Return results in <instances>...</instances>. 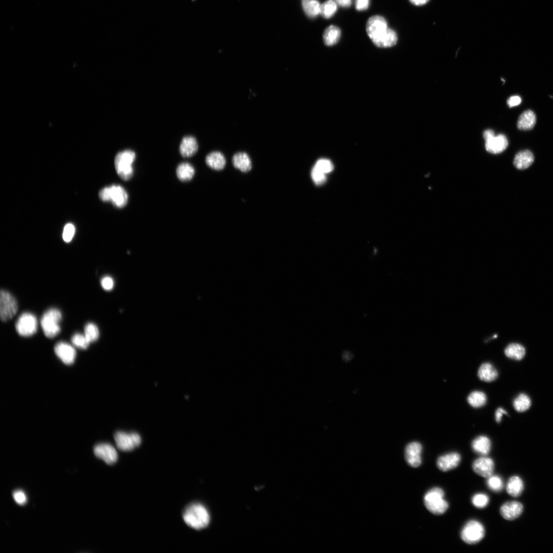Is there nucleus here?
Here are the masks:
<instances>
[{"label": "nucleus", "mask_w": 553, "mask_h": 553, "mask_svg": "<svg viewBox=\"0 0 553 553\" xmlns=\"http://www.w3.org/2000/svg\"><path fill=\"white\" fill-rule=\"evenodd\" d=\"M486 484L489 489L494 492H499L504 489V483L501 477L492 475L487 478Z\"/></svg>", "instance_id": "33"}, {"label": "nucleus", "mask_w": 553, "mask_h": 553, "mask_svg": "<svg viewBox=\"0 0 553 553\" xmlns=\"http://www.w3.org/2000/svg\"><path fill=\"white\" fill-rule=\"evenodd\" d=\"M341 35V31L338 26H329L323 33V39L325 45L327 46L336 45L339 41Z\"/></svg>", "instance_id": "24"}, {"label": "nucleus", "mask_w": 553, "mask_h": 553, "mask_svg": "<svg viewBox=\"0 0 553 553\" xmlns=\"http://www.w3.org/2000/svg\"><path fill=\"white\" fill-rule=\"evenodd\" d=\"M505 353L508 358L519 361L524 358L525 354V349L520 345L513 344L506 347Z\"/></svg>", "instance_id": "29"}, {"label": "nucleus", "mask_w": 553, "mask_h": 553, "mask_svg": "<svg viewBox=\"0 0 553 553\" xmlns=\"http://www.w3.org/2000/svg\"><path fill=\"white\" fill-rule=\"evenodd\" d=\"M55 351L64 364L71 365L74 363L76 358V351L72 346L67 342H59L55 347Z\"/></svg>", "instance_id": "15"}, {"label": "nucleus", "mask_w": 553, "mask_h": 553, "mask_svg": "<svg viewBox=\"0 0 553 553\" xmlns=\"http://www.w3.org/2000/svg\"><path fill=\"white\" fill-rule=\"evenodd\" d=\"M302 7L306 15L314 18L320 15L321 4L318 0H303Z\"/></svg>", "instance_id": "27"}, {"label": "nucleus", "mask_w": 553, "mask_h": 553, "mask_svg": "<svg viewBox=\"0 0 553 553\" xmlns=\"http://www.w3.org/2000/svg\"><path fill=\"white\" fill-rule=\"evenodd\" d=\"M489 497L484 493H477L474 495L471 499L472 505L478 509H484L488 505Z\"/></svg>", "instance_id": "35"}, {"label": "nucleus", "mask_w": 553, "mask_h": 553, "mask_svg": "<svg viewBox=\"0 0 553 553\" xmlns=\"http://www.w3.org/2000/svg\"><path fill=\"white\" fill-rule=\"evenodd\" d=\"M335 1L337 5L344 8H348L352 4V0H335Z\"/></svg>", "instance_id": "45"}, {"label": "nucleus", "mask_w": 553, "mask_h": 553, "mask_svg": "<svg viewBox=\"0 0 553 553\" xmlns=\"http://www.w3.org/2000/svg\"><path fill=\"white\" fill-rule=\"evenodd\" d=\"M429 0H410V1L414 5L416 6H421L426 4Z\"/></svg>", "instance_id": "47"}, {"label": "nucleus", "mask_w": 553, "mask_h": 553, "mask_svg": "<svg viewBox=\"0 0 553 553\" xmlns=\"http://www.w3.org/2000/svg\"><path fill=\"white\" fill-rule=\"evenodd\" d=\"M232 161L235 168L239 169L243 173H247L252 169L251 160L246 153H236L233 156Z\"/></svg>", "instance_id": "22"}, {"label": "nucleus", "mask_w": 553, "mask_h": 553, "mask_svg": "<svg viewBox=\"0 0 553 553\" xmlns=\"http://www.w3.org/2000/svg\"><path fill=\"white\" fill-rule=\"evenodd\" d=\"M523 511L522 504L516 501L508 502L500 509V513L506 520H513L519 518Z\"/></svg>", "instance_id": "16"}, {"label": "nucleus", "mask_w": 553, "mask_h": 553, "mask_svg": "<svg viewBox=\"0 0 553 553\" xmlns=\"http://www.w3.org/2000/svg\"><path fill=\"white\" fill-rule=\"evenodd\" d=\"M311 177L314 182L317 185L323 184L326 180L325 174L314 166L311 171Z\"/></svg>", "instance_id": "39"}, {"label": "nucleus", "mask_w": 553, "mask_h": 553, "mask_svg": "<svg viewBox=\"0 0 553 553\" xmlns=\"http://www.w3.org/2000/svg\"><path fill=\"white\" fill-rule=\"evenodd\" d=\"M472 467L477 475L487 479L493 475L495 464L491 458L481 456L474 461Z\"/></svg>", "instance_id": "12"}, {"label": "nucleus", "mask_w": 553, "mask_h": 553, "mask_svg": "<svg viewBox=\"0 0 553 553\" xmlns=\"http://www.w3.org/2000/svg\"><path fill=\"white\" fill-rule=\"evenodd\" d=\"M462 457L455 452H450L440 456L437 460V466L442 472H448L457 467Z\"/></svg>", "instance_id": "14"}, {"label": "nucleus", "mask_w": 553, "mask_h": 553, "mask_svg": "<svg viewBox=\"0 0 553 553\" xmlns=\"http://www.w3.org/2000/svg\"><path fill=\"white\" fill-rule=\"evenodd\" d=\"M338 5L335 0H327L321 5L320 15L325 19L332 18L336 14Z\"/></svg>", "instance_id": "32"}, {"label": "nucleus", "mask_w": 553, "mask_h": 553, "mask_svg": "<svg viewBox=\"0 0 553 553\" xmlns=\"http://www.w3.org/2000/svg\"><path fill=\"white\" fill-rule=\"evenodd\" d=\"M13 498H14L15 501L20 505H23L27 502V497L22 490L15 491L13 493Z\"/></svg>", "instance_id": "41"}, {"label": "nucleus", "mask_w": 553, "mask_h": 553, "mask_svg": "<svg viewBox=\"0 0 553 553\" xmlns=\"http://www.w3.org/2000/svg\"><path fill=\"white\" fill-rule=\"evenodd\" d=\"M508 415V413L502 408H499L495 413V419L497 423L501 422L504 415Z\"/></svg>", "instance_id": "44"}, {"label": "nucleus", "mask_w": 553, "mask_h": 553, "mask_svg": "<svg viewBox=\"0 0 553 553\" xmlns=\"http://www.w3.org/2000/svg\"><path fill=\"white\" fill-rule=\"evenodd\" d=\"M183 518L190 527L196 530L206 528L210 521L207 510L200 504H193L188 506L183 512Z\"/></svg>", "instance_id": "2"}, {"label": "nucleus", "mask_w": 553, "mask_h": 553, "mask_svg": "<svg viewBox=\"0 0 553 553\" xmlns=\"http://www.w3.org/2000/svg\"><path fill=\"white\" fill-rule=\"evenodd\" d=\"M507 493L511 496L517 497L520 496L524 490V483L518 476L511 477L507 484Z\"/></svg>", "instance_id": "26"}, {"label": "nucleus", "mask_w": 553, "mask_h": 553, "mask_svg": "<svg viewBox=\"0 0 553 553\" xmlns=\"http://www.w3.org/2000/svg\"><path fill=\"white\" fill-rule=\"evenodd\" d=\"M62 319V313L57 309H50L43 314L41 324L46 337L54 338L60 333V324Z\"/></svg>", "instance_id": "5"}, {"label": "nucleus", "mask_w": 553, "mask_h": 553, "mask_svg": "<svg viewBox=\"0 0 553 553\" xmlns=\"http://www.w3.org/2000/svg\"><path fill=\"white\" fill-rule=\"evenodd\" d=\"M424 504L432 514L441 516L449 508V504L445 499V492L440 487H434L424 496Z\"/></svg>", "instance_id": "3"}, {"label": "nucleus", "mask_w": 553, "mask_h": 553, "mask_svg": "<svg viewBox=\"0 0 553 553\" xmlns=\"http://www.w3.org/2000/svg\"><path fill=\"white\" fill-rule=\"evenodd\" d=\"M536 123V116L532 110H526L519 116L518 122V127L521 130L532 129Z\"/></svg>", "instance_id": "23"}, {"label": "nucleus", "mask_w": 553, "mask_h": 553, "mask_svg": "<svg viewBox=\"0 0 553 553\" xmlns=\"http://www.w3.org/2000/svg\"><path fill=\"white\" fill-rule=\"evenodd\" d=\"M478 376L480 380L486 382H491L498 377V372L492 364L489 363L483 364L479 368Z\"/></svg>", "instance_id": "25"}, {"label": "nucleus", "mask_w": 553, "mask_h": 553, "mask_svg": "<svg viewBox=\"0 0 553 553\" xmlns=\"http://www.w3.org/2000/svg\"><path fill=\"white\" fill-rule=\"evenodd\" d=\"M195 173L194 167L187 163L180 164L176 169L177 176L182 181L191 180L193 178Z\"/></svg>", "instance_id": "28"}, {"label": "nucleus", "mask_w": 553, "mask_h": 553, "mask_svg": "<svg viewBox=\"0 0 553 553\" xmlns=\"http://www.w3.org/2000/svg\"><path fill=\"white\" fill-rule=\"evenodd\" d=\"M100 199L104 202H110L117 208L125 207L128 201V195L120 185H112L102 189L99 192Z\"/></svg>", "instance_id": "6"}, {"label": "nucleus", "mask_w": 553, "mask_h": 553, "mask_svg": "<svg viewBox=\"0 0 553 553\" xmlns=\"http://www.w3.org/2000/svg\"><path fill=\"white\" fill-rule=\"evenodd\" d=\"M198 149V143L196 138L189 136L183 138L180 143L179 151L183 157H189L194 155Z\"/></svg>", "instance_id": "19"}, {"label": "nucleus", "mask_w": 553, "mask_h": 553, "mask_svg": "<svg viewBox=\"0 0 553 553\" xmlns=\"http://www.w3.org/2000/svg\"><path fill=\"white\" fill-rule=\"evenodd\" d=\"M485 147L487 151L494 154H499L504 151L508 146V140L503 135H499L487 139Z\"/></svg>", "instance_id": "17"}, {"label": "nucleus", "mask_w": 553, "mask_h": 553, "mask_svg": "<svg viewBox=\"0 0 553 553\" xmlns=\"http://www.w3.org/2000/svg\"><path fill=\"white\" fill-rule=\"evenodd\" d=\"M38 322L35 316L31 312H24L20 315L16 324L17 333L22 337H31L37 330Z\"/></svg>", "instance_id": "9"}, {"label": "nucleus", "mask_w": 553, "mask_h": 553, "mask_svg": "<svg viewBox=\"0 0 553 553\" xmlns=\"http://www.w3.org/2000/svg\"><path fill=\"white\" fill-rule=\"evenodd\" d=\"M314 167L322 171L325 174L332 172L334 169V166L332 163L330 161L326 159H321L316 163Z\"/></svg>", "instance_id": "37"}, {"label": "nucleus", "mask_w": 553, "mask_h": 553, "mask_svg": "<svg viewBox=\"0 0 553 553\" xmlns=\"http://www.w3.org/2000/svg\"><path fill=\"white\" fill-rule=\"evenodd\" d=\"M487 401L485 394L480 391L471 392L468 397L469 404L474 408H480L484 406Z\"/></svg>", "instance_id": "31"}, {"label": "nucleus", "mask_w": 553, "mask_h": 553, "mask_svg": "<svg viewBox=\"0 0 553 553\" xmlns=\"http://www.w3.org/2000/svg\"><path fill=\"white\" fill-rule=\"evenodd\" d=\"M94 453L97 457L102 459L108 465H112L116 462L118 454L114 447L107 443L97 445L94 449Z\"/></svg>", "instance_id": "13"}, {"label": "nucleus", "mask_w": 553, "mask_h": 553, "mask_svg": "<svg viewBox=\"0 0 553 553\" xmlns=\"http://www.w3.org/2000/svg\"><path fill=\"white\" fill-rule=\"evenodd\" d=\"M101 285L105 291H111L114 286V282L110 276H104L101 281Z\"/></svg>", "instance_id": "40"}, {"label": "nucleus", "mask_w": 553, "mask_h": 553, "mask_svg": "<svg viewBox=\"0 0 553 553\" xmlns=\"http://www.w3.org/2000/svg\"><path fill=\"white\" fill-rule=\"evenodd\" d=\"M84 335L90 343H92V342L97 341L99 338V328L95 324L89 323L85 327Z\"/></svg>", "instance_id": "34"}, {"label": "nucleus", "mask_w": 553, "mask_h": 553, "mask_svg": "<svg viewBox=\"0 0 553 553\" xmlns=\"http://www.w3.org/2000/svg\"><path fill=\"white\" fill-rule=\"evenodd\" d=\"M531 406V401L527 395L522 393L518 396L514 402L513 406L515 410L519 413H523L528 411Z\"/></svg>", "instance_id": "30"}, {"label": "nucleus", "mask_w": 553, "mask_h": 553, "mask_svg": "<svg viewBox=\"0 0 553 553\" xmlns=\"http://www.w3.org/2000/svg\"><path fill=\"white\" fill-rule=\"evenodd\" d=\"M366 31L373 43L379 48H389L397 43V33L388 28L387 21L382 16L376 15L369 19Z\"/></svg>", "instance_id": "1"}, {"label": "nucleus", "mask_w": 553, "mask_h": 553, "mask_svg": "<svg viewBox=\"0 0 553 553\" xmlns=\"http://www.w3.org/2000/svg\"><path fill=\"white\" fill-rule=\"evenodd\" d=\"M71 342L74 346L83 349H87L90 344L85 335L80 333H76L72 336Z\"/></svg>", "instance_id": "36"}, {"label": "nucleus", "mask_w": 553, "mask_h": 553, "mask_svg": "<svg viewBox=\"0 0 553 553\" xmlns=\"http://www.w3.org/2000/svg\"><path fill=\"white\" fill-rule=\"evenodd\" d=\"M485 534V528L481 522L477 520H470L461 530L460 538L468 545H476L482 541Z\"/></svg>", "instance_id": "7"}, {"label": "nucleus", "mask_w": 553, "mask_h": 553, "mask_svg": "<svg viewBox=\"0 0 553 553\" xmlns=\"http://www.w3.org/2000/svg\"><path fill=\"white\" fill-rule=\"evenodd\" d=\"M423 447L419 443L414 442L408 444L405 450V459L410 466L417 468L422 464Z\"/></svg>", "instance_id": "11"}, {"label": "nucleus", "mask_w": 553, "mask_h": 553, "mask_svg": "<svg viewBox=\"0 0 553 553\" xmlns=\"http://www.w3.org/2000/svg\"><path fill=\"white\" fill-rule=\"evenodd\" d=\"M472 449L474 452L481 456H486L491 450V441L489 438L481 436L472 442Z\"/></svg>", "instance_id": "18"}, {"label": "nucleus", "mask_w": 553, "mask_h": 553, "mask_svg": "<svg viewBox=\"0 0 553 553\" xmlns=\"http://www.w3.org/2000/svg\"><path fill=\"white\" fill-rule=\"evenodd\" d=\"M206 163L209 168L220 171L225 168L226 160L225 156L221 152L215 151L209 153L207 156Z\"/></svg>", "instance_id": "21"}, {"label": "nucleus", "mask_w": 553, "mask_h": 553, "mask_svg": "<svg viewBox=\"0 0 553 553\" xmlns=\"http://www.w3.org/2000/svg\"><path fill=\"white\" fill-rule=\"evenodd\" d=\"M495 136L494 132L491 129L486 130L484 132V138L485 140L488 139Z\"/></svg>", "instance_id": "46"}, {"label": "nucleus", "mask_w": 553, "mask_h": 553, "mask_svg": "<svg viewBox=\"0 0 553 553\" xmlns=\"http://www.w3.org/2000/svg\"><path fill=\"white\" fill-rule=\"evenodd\" d=\"M117 447L123 451L134 450L141 444V439L137 433H126L118 431L114 436Z\"/></svg>", "instance_id": "10"}, {"label": "nucleus", "mask_w": 553, "mask_h": 553, "mask_svg": "<svg viewBox=\"0 0 553 553\" xmlns=\"http://www.w3.org/2000/svg\"><path fill=\"white\" fill-rule=\"evenodd\" d=\"M370 4V0H355V8L359 11H364L368 8Z\"/></svg>", "instance_id": "42"}, {"label": "nucleus", "mask_w": 553, "mask_h": 553, "mask_svg": "<svg viewBox=\"0 0 553 553\" xmlns=\"http://www.w3.org/2000/svg\"><path fill=\"white\" fill-rule=\"evenodd\" d=\"M521 103V99L520 97L518 96H514L510 97L507 101V104L509 107H513L518 106Z\"/></svg>", "instance_id": "43"}, {"label": "nucleus", "mask_w": 553, "mask_h": 553, "mask_svg": "<svg viewBox=\"0 0 553 553\" xmlns=\"http://www.w3.org/2000/svg\"><path fill=\"white\" fill-rule=\"evenodd\" d=\"M136 154L133 151L127 150L118 153L114 160L116 173L122 179L128 180L133 176V165L136 160Z\"/></svg>", "instance_id": "4"}, {"label": "nucleus", "mask_w": 553, "mask_h": 553, "mask_svg": "<svg viewBox=\"0 0 553 553\" xmlns=\"http://www.w3.org/2000/svg\"><path fill=\"white\" fill-rule=\"evenodd\" d=\"M75 232L74 226L72 223H68L64 228L63 239L65 242H70L73 238Z\"/></svg>", "instance_id": "38"}, {"label": "nucleus", "mask_w": 553, "mask_h": 553, "mask_svg": "<svg viewBox=\"0 0 553 553\" xmlns=\"http://www.w3.org/2000/svg\"><path fill=\"white\" fill-rule=\"evenodd\" d=\"M534 156L529 150H523L518 152L514 160V165L519 170L528 168L533 163Z\"/></svg>", "instance_id": "20"}, {"label": "nucleus", "mask_w": 553, "mask_h": 553, "mask_svg": "<svg viewBox=\"0 0 553 553\" xmlns=\"http://www.w3.org/2000/svg\"><path fill=\"white\" fill-rule=\"evenodd\" d=\"M18 310V302L10 293L1 290L0 293V318L5 322L11 319Z\"/></svg>", "instance_id": "8"}]
</instances>
